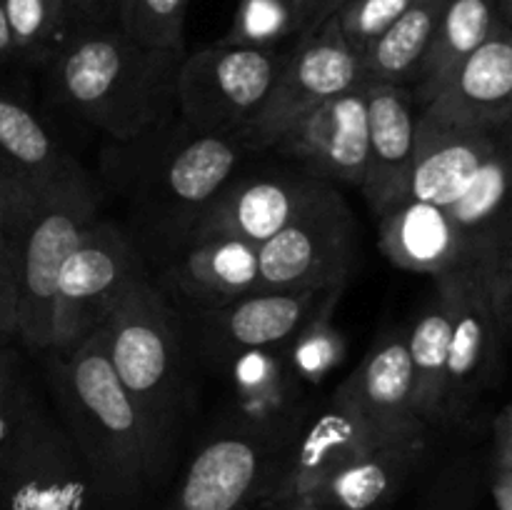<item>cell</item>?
<instances>
[{
    "mask_svg": "<svg viewBox=\"0 0 512 510\" xmlns=\"http://www.w3.org/2000/svg\"><path fill=\"white\" fill-rule=\"evenodd\" d=\"M60 425L73 440L105 510H125L163 473L138 408L120 385L100 330L43 355Z\"/></svg>",
    "mask_w": 512,
    "mask_h": 510,
    "instance_id": "cell-1",
    "label": "cell"
},
{
    "mask_svg": "<svg viewBox=\"0 0 512 510\" xmlns=\"http://www.w3.org/2000/svg\"><path fill=\"white\" fill-rule=\"evenodd\" d=\"M180 53L130 40L115 23H78L45 63L50 98L113 140L153 133L175 105Z\"/></svg>",
    "mask_w": 512,
    "mask_h": 510,
    "instance_id": "cell-2",
    "label": "cell"
},
{
    "mask_svg": "<svg viewBox=\"0 0 512 510\" xmlns=\"http://www.w3.org/2000/svg\"><path fill=\"white\" fill-rule=\"evenodd\" d=\"M105 353L138 408L158 460L168 463L183 403V333L173 303L145 273L100 325Z\"/></svg>",
    "mask_w": 512,
    "mask_h": 510,
    "instance_id": "cell-3",
    "label": "cell"
},
{
    "mask_svg": "<svg viewBox=\"0 0 512 510\" xmlns=\"http://www.w3.org/2000/svg\"><path fill=\"white\" fill-rule=\"evenodd\" d=\"M238 135L200 133L183 123V133L163 145L140 175L135 213L150 243L168 250V258L188 240L215 195L243 163Z\"/></svg>",
    "mask_w": 512,
    "mask_h": 510,
    "instance_id": "cell-4",
    "label": "cell"
},
{
    "mask_svg": "<svg viewBox=\"0 0 512 510\" xmlns=\"http://www.w3.org/2000/svg\"><path fill=\"white\" fill-rule=\"evenodd\" d=\"M285 50L210 45L185 53L175 75V108L188 128L238 135L258 115L283 68Z\"/></svg>",
    "mask_w": 512,
    "mask_h": 510,
    "instance_id": "cell-5",
    "label": "cell"
},
{
    "mask_svg": "<svg viewBox=\"0 0 512 510\" xmlns=\"http://www.w3.org/2000/svg\"><path fill=\"white\" fill-rule=\"evenodd\" d=\"M145 273L150 270L133 238L113 220L95 218L60 270L50 350L75 348L95 333Z\"/></svg>",
    "mask_w": 512,
    "mask_h": 510,
    "instance_id": "cell-6",
    "label": "cell"
},
{
    "mask_svg": "<svg viewBox=\"0 0 512 510\" xmlns=\"http://www.w3.org/2000/svg\"><path fill=\"white\" fill-rule=\"evenodd\" d=\"M358 223L343 195L325 183L280 233L258 245L260 290H328L348 285Z\"/></svg>",
    "mask_w": 512,
    "mask_h": 510,
    "instance_id": "cell-7",
    "label": "cell"
},
{
    "mask_svg": "<svg viewBox=\"0 0 512 510\" xmlns=\"http://www.w3.org/2000/svg\"><path fill=\"white\" fill-rule=\"evenodd\" d=\"M360 83L365 80L358 55L340 35L335 18H330L323 28L293 40L285 50L283 68L263 108L240 130L238 140L248 155L273 150L295 120Z\"/></svg>",
    "mask_w": 512,
    "mask_h": 510,
    "instance_id": "cell-8",
    "label": "cell"
},
{
    "mask_svg": "<svg viewBox=\"0 0 512 510\" xmlns=\"http://www.w3.org/2000/svg\"><path fill=\"white\" fill-rule=\"evenodd\" d=\"M95 218L98 195H63L45 200L25 230L15 340L30 355L43 358L53 345V308L60 270Z\"/></svg>",
    "mask_w": 512,
    "mask_h": 510,
    "instance_id": "cell-9",
    "label": "cell"
},
{
    "mask_svg": "<svg viewBox=\"0 0 512 510\" xmlns=\"http://www.w3.org/2000/svg\"><path fill=\"white\" fill-rule=\"evenodd\" d=\"M0 510H105L70 435L38 403L0 468Z\"/></svg>",
    "mask_w": 512,
    "mask_h": 510,
    "instance_id": "cell-10",
    "label": "cell"
},
{
    "mask_svg": "<svg viewBox=\"0 0 512 510\" xmlns=\"http://www.w3.org/2000/svg\"><path fill=\"white\" fill-rule=\"evenodd\" d=\"M288 445L233 423L198 450L165 510H235L265 503L278 485Z\"/></svg>",
    "mask_w": 512,
    "mask_h": 510,
    "instance_id": "cell-11",
    "label": "cell"
},
{
    "mask_svg": "<svg viewBox=\"0 0 512 510\" xmlns=\"http://www.w3.org/2000/svg\"><path fill=\"white\" fill-rule=\"evenodd\" d=\"M453 298V335L445 368L443 418L440 425L470 420L480 393L493 388L503 375L505 355L495 345L488 295L475 265L443 273Z\"/></svg>",
    "mask_w": 512,
    "mask_h": 510,
    "instance_id": "cell-12",
    "label": "cell"
},
{
    "mask_svg": "<svg viewBox=\"0 0 512 510\" xmlns=\"http://www.w3.org/2000/svg\"><path fill=\"white\" fill-rule=\"evenodd\" d=\"M328 180L308 170H270L230 178L190 238H233L260 245L285 228Z\"/></svg>",
    "mask_w": 512,
    "mask_h": 510,
    "instance_id": "cell-13",
    "label": "cell"
},
{
    "mask_svg": "<svg viewBox=\"0 0 512 510\" xmlns=\"http://www.w3.org/2000/svg\"><path fill=\"white\" fill-rule=\"evenodd\" d=\"M368 83H360L295 120L273 153L328 183L360 188L368 163Z\"/></svg>",
    "mask_w": 512,
    "mask_h": 510,
    "instance_id": "cell-14",
    "label": "cell"
},
{
    "mask_svg": "<svg viewBox=\"0 0 512 510\" xmlns=\"http://www.w3.org/2000/svg\"><path fill=\"white\" fill-rule=\"evenodd\" d=\"M333 290H258L218 310L198 313L200 350L223 368L245 350L283 345L318 313Z\"/></svg>",
    "mask_w": 512,
    "mask_h": 510,
    "instance_id": "cell-15",
    "label": "cell"
},
{
    "mask_svg": "<svg viewBox=\"0 0 512 510\" xmlns=\"http://www.w3.org/2000/svg\"><path fill=\"white\" fill-rule=\"evenodd\" d=\"M335 395L363 418L378 445L428 438V428L415 413L413 370L403 330L385 333L353 375L335 388Z\"/></svg>",
    "mask_w": 512,
    "mask_h": 510,
    "instance_id": "cell-16",
    "label": "cell"
},
{
    "mask_svg": "<svg viewBox=\"0 0 512 510\" xmlns=\"http://www.w3.org/2000/svg\"><path fill=\"white\" fill-rule=\"evenodd\" d=\"M420 113L460 128H508L512 118L510 25L500 23L490 38L440 83Z\"/></svg>",
    "mask_w": 512,
    "mask_h": 510,
    "instance_id": "cell-17",
    "label": "cell"
},
{
    "mask_svg": "<svg viewBox=\"0 0 512 510\" xmlns=\"http://www.w3.org/2000/svg\"><path fill=\"white\" fill-rule=\"evenodd\" d=\"M158 285L193 315L218 310L260 290L258 245L233 238H190L170 255Z\"/></svg>",
    "mask_w": 512,
    "mask_h": 510,
    "instance_id": "cell-18",
    "label": "cell"
},
{
    "mask_svg": "<svg viewBox=\"0 0 512 510\" xmlns=\"http://www.w3.org/2000/svg\"><path fill=\"white\" fill-rule=\"evenodd\" d=\"M375 448H378V440L363 423V418L333 393L323 410L310 418L305 415L303 423L295 430L270 500L300 498L310 488Z\"/></svg>",
    "mask_w": 512,
    "mask_h": 510,
    "instance_id": "cell-19",
    "label": "cell"
},
{
    "mask_svg": "<svg viewBox=\"0 0 512 510\" xmlns=\"http://www.w3.org/2000/svg\"><path fill=\"white\" fill-rule=\"evenodd\" d=\"M0 158L40 200L95 193L80 160L20 95L0 88Z\"/></svg>",
    "mask_w": 512,
    "mask_h": 510,
    "instance_id": "cell-20",
    "label": "cell"
},
{
    "mask_svg": "<svg viewBox=\"0 0 512 510\" xmlns=\"http://www.w3.org/2000/svg\"><path fill=\"white\" fill-rule=\"evenodd\" d=\"M368 163L360 190L375 215L400 203L408 188L418 140V113L410 88L368 85Z\"/></svg>",
    "mask_w": 512,
    "mask_h": 510,
    "instance_id": "cell-21",
    "label": "cell"
},
{
    "mask_svg": "<svg viewBox=\"0 0 512 510\" xmlns=\"http://www.w3.org/2000/svg\"><path fill=\"white\" fill-rule=\"evenodd\" d=\"M230 383L235 425L290 443L303 423V385L290 370L283 348H255L220 368Z\"/></svg>",
    "mask_w": 512,
    "mask_h": 510,
    "instance_id": "cell-22",
    "label": "cell"
},
{
    "mask_svg": "<svg viewBox=\"0 0 512 510\" xmlns=\"http://www.w3.org/2000/svg\"><path fill=\"white\" fill-rule=\"evenodd\" d=\"M503 130L460 128L418 113L415 158L403 200H420L440 208L453 203L468 188Z\"/></svg>",
    "mask_w": 512,
    "mask_h": 510,
    "instance_id": "cell-23",
    "label": "cell"
},
{
    "mask_svg": "<svg viewBox=\"0 0 512 510\" xmlns=\"http://www.w3.org/2000/svg\"><path fill=\"white\" fill-rule=\"evenodd\" d=\"M378 218L380 250L398 268L435 278L468 265L465 238L440 205L400 200Z\"/></svg>",
    "mask_w": 512,
    "mask_h": 510,
    "instance_id": "cell-24",
    "label": "cell"
},
{
    "mask_svg": "<svg viewBox=\"0 0 512 510\" xmlns=\"http://www.w3.org/2000/svg\"><path fill=\"white\" fill-rule=\"evenodd\" d=\"M423 453L425 440L378 445L293 500L310 510H378L403 488Z\"/></svg>",
    "mask_w": 512,
    "mask_h": 510,
    "instance_id": "cell-25",
    "label": "cell"
},
{
    "mask_svg": "<svg viewBox=\"0 0 512 510\" xmlns=\"http://www.w3.org/2000/svg\"><path fill=\"white\" fill-rule=\"evenodd\" d=\"M510 185V128L500 133L498 143L473 175L468 188L450 205H445L453 223L468 245V265L488 255L512 248L508 210Z\"/></svg>",
    "mask_w": 512,
    "mask_h": 510,
    "instance_id": "cell-26",
    "label": "cell"
},
{
    "mask_svg": "<svg viewBox=\"0 0 512 510\" xmlns=\"http://www.w3.org/2000/svg\"><path fill=\"white\" fill-rule=\"evenodd\" d=\"M435 290L425 303L423 313L405 333L410 370H413L415 413L425 428H435L443 418L445 368H448L450 335H453V298L448 280L435 275Z\"/></svg>",
    "mask_w": 512,
    "mask_h": 510,
    "instance_id": "cell-27",
    "label": "cell"
},
{
    "mask_svg": "<svg viewBox=\"0 0 512 510\" xmlns=\"http://www.w3.org/2000/svg\"><path fill=\"white\" fill-rule=\"evenodd\" d=\"M445 3L448 0H413V5L358 58L365 83L398 88L418 83Z\"/></svg>",
    "mask_w": 512,
    "mask_h": 510,
    "instance_id": "cell-28",
    "label": "cell"
},
{
    "mask_svg": "<svg viewBox=\"0 0 512 510\" xmlns=\"http://www.w3.org/2000/svg\"><path fill=\"white\" fill-rule=\"evenodd\" d=\"M505 23L495 0H448L410 95L423 108L445 78Z\"/></svg>",
    "mask_w": 512,
    "mask_h": 510,
    "instance_id": "cell-29",
    "label": "cell"
},
{
    "mask_svg": "<svg viewBox=\"0 0 512 510\" xmlns=\"http://www.w3.org/2000/svg\"><path fill=\"white\" fill-rule=\"evenodd\" d=\"M10 38L28 65H43L78 23L73 0H0Z\"/></svg>",
    "mask_w": 512,
    "mask_h": 510,
    "instance_id": "cell-30",
    "label": "cell"
},
{
    "mask_svg": "<svg viewBox=\"0 0 512 510\" xmlns=\"http://www.w3.org/2000/svg\"><path fill=\"white\" fill-rule=\"evenodd\" d=\"M343 290L345 285L335 288L320 305L318 313L293 338L280 345L300 385H320L345 360L348 343H345L343 330L333 320L335 305H338Z\"/></svg>",
    "mask_w": 512,
    "mask_h": 510,
    "instance_id": "cell-31",
    "label": "cell"
},
{
    "mask_svg": "<svg viewBox=\"0 0 512 510\" xmlns=\"http://www.w3.org/2000/svg\"><path fill=\"white\" fill-rule=\"evenodd\" d=\"M188 0H120L115 25L138 45L185 55Z\"/></svg>",
    "mask_w": 512,
    "mask_h": 510,
    "instance_id": "cell-32",
    "label": "cell"
},
{
    "mask_svg": "<svg viewBox=\"0 0 512 510\" xmlns=\"http://www.w3.org/2000/svg\"><path fill=\"white\" fill-rule=\"evenodd\" d=\"M295 40V0H240L233 28L220 43L280 50Z\"/></svg>",
    "mask_w": 512,
    "mask_h": 510,
    "instance_id": "cell-33",
    "label": "cell"
},
{
    "mask_svg": "<svg viewBox=\"0 0 512 510\" xmlns=\"http://www.w3.org/2000/svg\"><path fill=\"white\" fill-rule=\"evenodd\" d=\"M410 5L413 0H345L333 18L345 43L360 58L365 48L383 35Z\"/></svg>",
    "mask_w": 512,
    "mask_h": 510,
    "instance_id": "cell-34",
    "label": "cell"
},
{
    "mask_svg": "<svg viewBox=\"0 0 512 510\" xmlns=\"http://www.w3.org/2000/svg\"><path fill=\"white\" fill-rule=\"evenodd\" d=\"M480 465L473 455L450 460L430 485L418 510H475L480 488Z\"/></svg>",
    "mask_w": 512,
    "mask_h": 510,
    "instance_id": "cell-35",
    "label": "cell"
},
{
    "mask_svg": "<svg viewBox=\"0 0 512 510\" xmlns=\"http://www.w3.org/2000/svg\"><path fill=\"white\" fill-rule=\"evenodd\" d=\"M5 343L8 340H0V468L13 453L15 443L28 423L30 410L35 408V398L25 390L23 380L15 375L13 363L5 355Z\"/></svg>",
    "mask_w": 512,
    "mask_h": 510,
    "instance_id": "cell-36",
    "label": "cell"
},
{
    "mask_svg": "<svg viewBox=\"0 0 512 510\" xmlns=\"http://www.w3.org/2000/svg\"><path fill=\"white\" fill-rule=\"evenodd\" d=\"M488 490L493 510H512V408L500 405L493 418V443L488 453Z\"/></svg>",
    "mask_w": 512,
    "mask_h": 510,
    "instance_id": "cell-37",
    "label": "cell"
},
{
    "mask_svg": "<svg viewBox=\"0 0 512 510\" xmlns=\"http://www.w3.org/2000/svg\"><path fill=\"white\" fill-rule=\"evenodd\" d=\"M25 233L0 230V340H15Z\"/></svg>",
    "mask_w": 512,
    "mask_h": 510,
    "instance_id": "cell-38",
    "label": "cell"
},
{
    "mask_svg": "<svg viewBox=\"0 0 512 510\" xmlns=\"http://www.w3.org/2000/svg\"><path fill=\"white\" fill-rule=\"evenodd\" d=\"M43 200L35 190L0 158V230L25 233Z\"/></svg>",
    "mask_w": 512,
    "mask_h": 510,
    "instance_id": "cell-39",
    "label": "cell"
},
{
    "mask_svg": "<svg viewBox=\"0 0 512 510\" xmlns=\"http://www.w3.org/2000/svg\"><path fill=\"white\" fill-rule=\"evenodd\" d=\"M343 5L345 0H295V40L323 28Z\"/></svg>",
    "mask_w": 512,
    "mask_h": 510,
    "instance_id": "cell-40",
    "label": "cell"
},
{
    "mask_svg": "<svg viewBox=\"0 0 512 510\" xmlns=\"http://www.w3.org/2000/svg\"><path fill=\"white\" fill-rule=\"evenodd\" d=\"M73 5L83 23H115L120 0H73Z\"/></svg>",
    "mask_w": 512,
    "mask_h": 510,
    "instance_id": "cell-41",
    "label": "cell"
},
{
    "mask_svg": "<svg viewBox=\"0 0 512 510\" xmlns=\"http://www.w3.org/2000/svg\"><path fill=\"white\" fill-rule=\"evenodd\" d=\"M18 63H25V60H23V55L18 53V48H15L13 38H10L8 23H5L3 5H0V68H10V65H18Z\"/></svg>",
    "mask_w": 512,
    "mask_h": 510,
    "instance_id": "cell-42",
    "label": "cell"
},
{
    "mask_svg": "<svg viewBox=\"0 0 512 510\" xmlns=\"http://www.w3.org/2000/svg\"><path fill=\"white\" fill-rule=\"evenodd\" d=\"M265 505H270V510H310L303 503H298V500H270Z\"/></svg>",
    "mask_w": 512,
    "mask_h": 510,
    "instance_id": "cell-43",
    "label": "cell"
},
{
    "mask_svg": "<svg viewBox=\"0 0 512 510\" xmlns=\"http://www.w3.org/2000/svg\"><path fill=\"white\" fill-rule=\"evenodd\" d=\"M495 3H498L500 18H503L505 23L510 25V18H512V0H495Z\"/></svg>",
    "mask_w": 512,
    "mask_h": 510,
    "instance_id": "cell-44",
    "label": "cell"
},
{
    "mask_svg": "<svg viewBox=\"0 0 512 510\" xmlns=\"http://www.w3.org/2000/svg\"><path fill=\"white\" fill-rule=\"evenodd\" d=\"M260 503H253V505H243V508H235V510H263V508H258Z\"/></svg>",
    "mask_w": 512,
    "mask_h": 510,
    "instance_id": "cell-45",
    "label": "cell"
}]
</instances>
